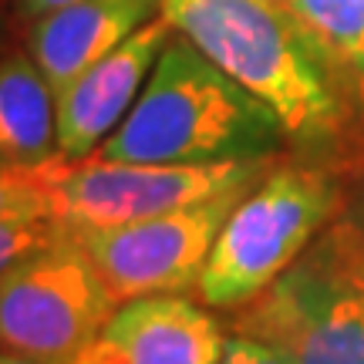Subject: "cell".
<instances>
[{"mask_svg": "<svg viewBox=\"0 0 364 364\" xmlns=\"http://www.w3.org/2000/svg\"><path fill=\"white\" fill-rule=\"evenodd\" d=\"M287 132L273 108L216 68L193 41L172 38L132 112L95 159L213 166L270 159Z\"/></svg>", "mask_w": 364, "mask_h": 364, "instance_id": "cell-1", "label": "cell"}, {"mask_svg": "<svg viewBox=\"0 0 364 364\" xmlns=\"http://www.w3.org/2000/svg\"><path fill=\"white\" fill-rule=\"evenodd\" d=\"M162 14L216 68L273 108L300 142L338 129V98L324 61L290 14L267 0H159Z\"/></svg>", "mask_w": 364, "mask_h": 364, "instance_id": "cell-2", "label": "cell"}, {"mask_svg": "<svg viewBox=\"0 0 364 364\" xmlns=\"http://www.w3.org/2000/svg\"><path fill=\"white\" fill-rule=\"evenodd\" d=\"M294 364H364V213L334 223L314 250L240 317Z\"/></svg>", "mask_w": 364, "mask_h": 364, "instance_id": "cell-3", "label": "cell"}, {"mask_svg": "<svg viewBox=\"0 0 364 364\" xmlns=\"http://www.w3.org/2000/svg\"><path fill=\"white\" fill-rule=\"evenodd\" d=\"M338 182L314 166H277L226 216L196 280L209 307H243L304 257L338 209Z\"/></svg>", "mask_w": 364, "mask_h": 364, "instance_id": "cell-4", "label": "cell"}, {"mask_svg": "<svg viewBox=\"0 0 364 364\" xmlns=\"http://www.w3.org/2000/svg\"><path fill=\"white\" fill-rule=\"evenodd\" d=\"M115 307L88 250L65 230L0 277V348L68 364L98 338Z\"/></svg>", "mask_w": 364, "mask_h": 364, "instance_id": "cell-5", "label": "cell"}, {"mask_svg": "<svg viewBox=\"0 0 364 364\" xmlns=\"http://www.w3.org/2000/svg\"><path fill=\"white\" fill-rule=\"evenodd\" d=\"M270 159L213 162V166H152L58 159L51 172V220L68 230L122 226L162 216L172 209L216 199L223 193L253 189Z\"/></svg>", "mask_w": 364, "mask_h": 364, "instance_id": "cell-6", "label": "cell"}, {"mask_svg": "<svg viewBox=\"0 0 364 364\" xmlns=\"http://www.w3.org/2000/svg\"><path fill=\"white\" fill-rule=\"evenodd\" d=\"M247 193L250 189H236L162 216L71 233L88 250L115 304L149 294H179L186 287H196L223 223Z\"/></svg>", "mask_w": 364, "mask_h": 364, "instance_id": "cell-7", "label": "cell"}, {"mask_svg": "<svg viewBox=\"0 0 364 364\" xmlns=\"http://www.w3.org/2000/svg\"><path fill=\"white\" fill-rule=\"evenodd\" d=\"M172 21L156 14L102 61L58 95V152L61 159H88L122 125L142 95L149 71L172 41Z\"/></svg>", "mask_w": 364, "mask_h": 364, "instance_id": "cell-8", "label": "cell"}, {"mask_svg": "<svg viewBox=\"0 0 364 364\" xmlns=\"http://www.w3.org/2000/svg\"><path fill=\"white\" fill-rule=\"evenodd\" d=\"M220 321L179 294L125 300L68 364H216L226 348Z\"/></svg>", "mask_w": 364, "mask_h": 364, "instance_id": "cell-9", "label": "cell"}, {"mask_svg": "<svg viewBox=\"0 0 364 364\" xmlns=\"http://www.w3.org/2000/svg\"><path fill=\"white\" fill-rule=\"evenodd\" d=\"M159 11V0H78L34 21L31 58L54 95H61Z\"/></svg>", "mask_w": 364, "mask_h": 364, "instance_id": "cell-10", "label": "cell"}, {"mask_svg": "<svg viewBox=\"0 0 364 364\" xmlns=\"http://www.w3.org/2000/svg\"><path fill=\"white\" fill-rule=\"evenodd\" d=\"M58 152V95L27 54L0 61V166L38 169Z\"/></svg>", "mask_w": 364, "mask_h": 364, "instance_id": "cell-11", "label": "cell"}, {"mask_svg": "<svg viewBox=\"0 0 364 364\" xmlns=\"http://www.w3.org/2000/svg\"><path fill=\"white\" fill-rule=\"evenodd\" d=\"M324 68H338L364 91V0H280Z\"/></svg>", "mask_w": 364, "mask_h": 364, "instance_id": "cell-12", "label": "cell"}, {"mask_svg": "<svg viewBox=\"0 0 364 364\" xmlns=\"http://www.w3.org/2000/svg\"><path fill=\"white\" fill-rule=\"evenodd\" d=\"M58 162V159H54ZM54 162L38 169L0 166V223L51 220V172Z\"/></svg>", "mask_w": 364, "mask_h": 364, "instance_id": "cell-13", "label": "cell"}, {"mask_svg": "<svg viewBox=\"0 0 364 364\" xmlns=\"http://www.w3.org/2000/svg\"><path fill=\"white\" fill-rule=\"evenodd\" d=\"M68 226L58 220H31V223H0V277L27 260L31 253L51 247Z\"/></svg>", "mask_w": 364, "mask_h": 364, "instance_id": "cell-14", "label": "cell"}, {"mask_svg": "<svg viewBox=\"0 0 364 364\" xmlns=\"http://www.w3.org/2000/svg\"><path fill=\"white\" fill-rule=\"evenodd\" d=\"M216 364H294L280 348L257 338H230L223 348V358Z\"/></svg>", "mask_w": 364, "mask_h": 364, "instance_id": "cell-15", "label": "cell"}, {"mask_svg": "<svg viewBox=\"0 0 364 364\" xmlns=\"http://www.w3.org/2000/svg\"><path fill=\"white\" fill-rule=\"evenodd\" d=\"M71 4H78V0H21V11L27 14V17H44V14L51 11H61V7H71Z\"/></svg>", "mask_w": 364, "mask_h": 364, "instance_id": "cell-16", "label": "cell"}, {"mask_svg": "<svg viewBox=\"0 0 364 364\" xmlns=\"http://www.w3.org/2000/svg\"><path fill=\"white\" fill-rule=\"evenodd\" d=\"M0 364H58V361H41V358H27V354L4 351V348H0Z\"/></svg>", "mask_w": 364, "mask_h": 364, "instance_id": "cell-17", "label": "cell"}, {"mask_svg": "<svg viewBox=\"0 0 364 364\" xmlns=\"http://www.w3.org/2000/svg\"><path fill=\"white\" fill-rule=\"evenodd\" d=\"M267 4H277V7H280V0H267Z\"/></svg>", "mask_w": 364, "mask_h": 364, "instance_id": "cell-18", "label": "cell"}]
</instances>
